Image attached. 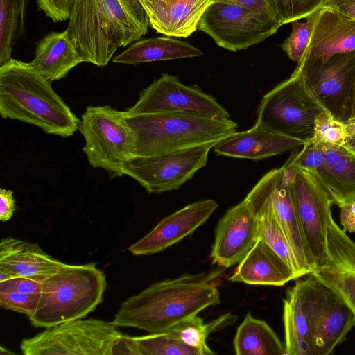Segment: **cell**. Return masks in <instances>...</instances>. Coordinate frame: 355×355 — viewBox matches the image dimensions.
Wrapping results in <instances>:
<instances>
[{
    "label": "cell",
    "mask_w": 355,
    "mask_h": 355,
    "mask_svg": "<svg viewBox=\"0 0 355 355\" xmlns=\"http://www.w3.org/2000/svg\"><path fill=\"white\" fill-rule=\"evenodd\" d=\"M282 26L270 16L243 6L213 1L202 15L198 29L219 46L237 51L263 41Z\"/></svg>",
    "instance_id": "9"
},
{
    "label": "cell",
    "mask_w": 355,
    "mask_h": 355,
    "mask_svg": "<svg viewBox=\"0 0 355 355\" xmlns=\"http://www.w3.org/2000/svg\"><path fill=\"white\" fill-rule=\"evenodd\" d=\"M309 275L289 288L283 301L286 355H314L315 323L324 286Z\"/></svg>",
    "instance_id": "13"
},
{
    "label": "cell",
    "mask_w": 355,
    "mask_h": 355,
    "mask_svg": "<svg viewBox=\"0 0 355 355\" xmlns=\"http://www.w3.org/2000/svg\"><path fill=\"white\" fill-rule=\"evenodd\" d=\"M348 138L345 121L336 119L329 111L319 114L315 118L312 137L313 144L346 146Z\"/></svg>",
    "instance_id": "34"
},
{
    "label": "cell",
    "mask_w": 355,
    "mask_h": 355,
    "mask_svg": "<svg viewBox=\"0 0 355 355\" xmlns=\"http://www.w3.org/2000/svg\"><path fill=\"white\" fill-rule=\"evenodd\" d=\"M322 6L335 8L355 20V0H324Z\"/></svg>",
    "instance_id": "44"
},
{
    "label": "cell",
    "mask_w": 355,
    "mask_h": 355,
    "mask_svg": "<svg viewBox=\"0 0 355 355\" xmlns=\"http://www.w3.org/2000/svg\"><path fill=\"white\" fill-rule=\"evenodd\" d=\"M150 26L169 37H187L197 28L211 0H139Z\"/></svg>",
    "instance_id": "21"
},
{
    "label": "cell",
    "mask_w": 355,
    "mask_h": 355,
    "mask_svg": "<svg viewBox=\"0 0 355 355\" xmlns=\"http://www.w3.org/2000/svg\"><path fill=\"white\" fill-rule=\"evenodd\" d=\"M287 185L314 268L326 254L334 201L318 178L298 166L295 177Z\"/></svg>",
    "instance_id": "11"
},
{
    "label": "cell",
    "mask_w": 355,
    "mask_h": 355,
    "mask_svg": "<svg viewBox=\"0 0 355 355\" xmlns=\"http://www.w3.org/2000/svg\"><path fill=\"white\" fill-rule=\"evenodd\" d=\"M340 225L346 233L355 232V200L340 207Z\"/></svg>",
    "instance_id": "42"
},
{
    "label": "cell",
    "mask_w": 355,
    "mask_h": 355,
    "mask_svg": "<svg viewBox=\"0 0 355 355\" xmlns=\"http://www.w3.org/2000/svg\"><path fill=\"white\" fill-rule=\"evenodd\" d=\"M313 144L325 156L335 177L340 185L343 194V205L354 201L355 154L346 146L320 144Z\"/></svg>",
    "instance_id": "31"
},
{
    "label": "cell",
    "mask_w": 355,
    "mask_h": 355,
    "mask_svg": "<svg viewBox=\"0 0 355 355\" xmlns=\"http://www.w3.org/2000/svg\"><path fill=\"white\" fill-rule=\"evenodd\" d=\"M64 263L46 253L35 243L8 236L0 242V266L19 276L42 281Z\"/></svg>",
    "instance_id": "24"
},
{
    "label": "cell",
    "mask_w": 355,
    "mask_h": 355,
    "mask_svg": "<svg viewBox=\"0 0 355 355\" xmlns=\"http://www.w3.org/2000/svg\"><path fill=\"white\" fill-rule=\"evenodd\" d=\"M77 46L66 30L51 32L37 44L31 65L49 82L64 78L75 67L84 62Z\"/></svg>",
    "instance_id": "25"
},
{
    "label": "cell",
    "mask_w": 355,
    "mask_h": 355,
    "mask_svg": "<svg viewBox=\"0 0 355 355\" xmlns=\"http://www.w3.org/2000/svg\"><path fill=\"white\" fill-rule=\"evenodd\" d=\"M123 117L132 135L133 156H156L218 143L236 131L231 119L179 112L132 114Z\"/></svg>",
    "instance_id": "4"
},
{
    "label": "cell",
    "mask_w": 355,
    "mask_h": 355,
    "mask_svg": "<svg viewBox=\"0 0 355 355\" xmlns=\"http://www.w3.org/2000/svg\"><path fill=\"white\" fill-rule=\"evenodd\" d=\"M324 0H266L272 17L282 25L306 18Z\"/></svg>",
    "instance_id": "35"
},
{
    "label": "cell",
    "mask_w": 355,
    "mask_h": 355,
    "mask_svg": "<svg viewBox=\"0 0 355 355\" xmlns=\"http://www.w3.org/2000/svg\"><path fill=\"white\" fill-rule=\"evenodd\" d=\"M355 51V20L329 6H321L306 52L297 66L324 62Z\"/></svg>",
    "instance_id": "19"
},
{
    "label": "cell",
    "mask_w": 355,
    "mask_h": 355,
    "mask_svg": "<svg viewBox=\"0 0 355 355\" xmlns=\"http://www.w3.org/2000/svg\"><path fill=\"white\" fill-rule=\"evenodd\" d=\"M222 272L185 274L153 284L125 301L112 322L149 333L166 331L220 302L218 286Z\"/></svg>",
    "instance_id": "1"
},
{
    "label": "cell",
    "mask_w": 355,
    "mask_h": 355,
    "mask_svg": "<svg viewBox=\"0 0 355 355\" xmlns=\"http://www.w3.org/2000/svg\"><path fill=\"white\" fill-rule=\"evenodd\" d=\"M247 202L258 217L259 236L288 263L295 279L302 277L291 248L270 207L263 203Z\"/></svg>",
    "instance_id": "30"
},
{
    "label": "cell",
    "mask_w": 355,
    "mask_h": 355,
    "mask_svg": "<svg viewBox=\"0 0 355 355\" xmlns=\"http://www.w3.org/2000/svg\"><path fill=\"white\" fill-rule=\"evenodd\" d=\"M318 10L305 18V22H300L299 20L292 21L291 33L282 44V49L288 58L297 64L302 60L307 49Z\"/></svg>",
    "instance_id": "36"
},
{
    "label": "cell",
    "mask_w": 355,
    "mask_h": 355,
    "mask_svg": "<svg viewBox=\"0 0 355 355\" xmlns=\"http://www.w3.org/2000/svg\"><path fill=\"white\" fill-rule=\"evenodd\" d=\"M40 295V293L24 294L14 291H0V306L29 317L37 309Z\"/></svg>",
    "instance_id": "37"
},
{
    "label": "cell",
    "mask_w": 355,
    "mask_h": 355,
    "mask_svg": "<svg viewBox=\"0 0 355 355\" xmlns=\"http://www.w3.org/2000/svg\"><path fill=\"white\" fill-rule=\"evenodd\" d=\"M19 3H20V5H21V8L23 15L25 17L26 13V9H27V6H28V0H19Z\"/></svg>",
    "instance_id": "48"
},
{
    "label": "cell",
    "mask_w": 355,
    "mask_h": 355,
    "mask_svg": "<svg viewBox=\"0 0 355 355\" xmlns=\"http://www.w3.org/2000/svg\"><path fill=\"white\" fill-rule=\"evenodd\" d=\"M211 1H221L238 4L272 17L266 0H211Z\"/></svg>",
    "instance_id": "43"
},
{
    "label": "cell",
    "mask_w": 355,
    "mask_h": 355,
    "mask_svg": "<svg viewBox=\"0 0 355 355\" xmlns=\"http://www.w3.org/2000/svg\"><path fill=\"white\" fill-rule=\"evenodd\" d=\"M0 114L63 137L72 136L80 124L51 82L30 62L12 58L0 66Z\"/></svg>",
    "instance_id": "3"
},
{
    "label": "cell",
    "mask_w": 355,
    "mask_h": 355,
    "mask_svg": "<svg viewBox=\"0 0 355 355\" xmlns=\"http://www.w3.org/2000/svg\"><path fill=\"white\" fill-rule=\"evenodd\" d=\"M0 291H14L24 294L40 293L41 281L21 276L0 282Z\"/></svg>",
    "instance_id": "39"
},
{
    "label": "cell",
    "mask_w": 355,
    "mask_h": 355,
    "mask_svg": "<svg viewBox=\"0 0 355 355\" xmlns=\"http://www.w3.org/2000/svg\"><path fill=\"white\" fill-rule=\"evenodd\" d=\"M18 276L19 275H17L12 271L2 266H0V282H3L12 279Z\"/></svg>",
    "instance_id": "46"
},
{
    "label": "cell",
    "mask_w": 355,
    "mask_h": 355,
    "mask_svg": "<svg viewBox=\"0 0 355 355\" xmlns=\"http://www.w3.org/2000/svg\"><path fill=\"white\" fill-rule=\"evenodd\" d=\"M288 161L314 175L327 190L334 203L339 207L343 205L340 185L325 156L313 144L306 141L302 149L292 155Z\"/></svg>",
    "instance_id": "29"
},
{
    "label": "cell",
    "mask_w": 355,
    "mask_h": 355,
    "mask_svg": "<svg viewBox=\"0 0 355 355\" xmlns=\"http://www.w3.org/2000/svg\"><path fill=\"white\" fill-rule=\"evenodd\" d=\"M89 164L102 168L111 178L123 175L125 163L133 156L132 135L123 111L110 105L89 106L81 116L78 129Z\"/></svg>",
    "instance_id": "7"
},
{
    "label": "cell",
    "mask_w": 355,
    "mask_h": 355,
    "mask_svg": "<svg viewBox=\"0 0 355 355\" xmlns=\"http://www.w3.org/2000/svg\"><path fill=\"white\" fill-rule=\"evenodd\" d=\"M37 4L54 22L69 19L71 0H36Z\"/></svg>",
    "instance_id": "38"
},
{
    "label": "cell",
    "mask_w": 355,
    "mask_h": 355,
    "mask_svg": "<svg viewBox=\"0 0 355 355\" xmlns=\"http://www.w3.org/2000/svg\"><path fill=\"white\" fill-rule=\"evenodd\" d=\"M106 287L105 275L96 263H64L41 281L38 305L29 320L35 327L49 328L84 318L102 302Z\"/></svg>",
    "instance_id": "5"
},
{
    "label": "cell",
    "mask_w": 355,
    "mask_h": 355,
    "mask_svg": "<svg viewBox=\"0 0 355 355\" xmlns=\"http://www.w3.org/2000/svg\"><path fill=\"white\" fill-rule=\"evenodd\" d=\"M216 143L207 144L156 156H132L123 167L148 193L175 190L191 179L207 163Z\"/></svg>",
    "instance_id": "10"
},
{
    "label": "cell",
    "mask_w": 355,
    "mask_h": 355,
    "mask_svg": "<svg viewBox=\"0 0 355 355\" xmlns=\"http://www.w3.org/2000/svg\"><path fill=\"white\" fill-rule=\"evenodd\" d=\"M15 211L13 191L1 188L0 189V220L6 222L10 220Z\"/></svg>",
    "instance_id": "41"
},
{
    "label": "cell",
    "mask_w": 355,
    "mask_h": 355,
    "mask_svg": "<svg viewBox=\"0 0 355 355\" xmlns=\"http://www.w3.org/2000/svg\"><path fill=\"white\" fill-rule=\"evenodd\" d=\"M306 141L284 135L257 123L247 130L234 132L214 147L218 155L263 159L302 146Z\"/></svg>",
    "instance_id": "20"
},
{
    "label": "cell",
    "mask_w": 355,
    "mask_h": 355,
    "mask_svg": "<svg viewBox=\"0 0 355 355\" xmlns=\"http://www.w3.org/2000/svg\"><path fill=\"white\" fill-rule=\"evenodd\" d=\"M248 202L268 205L274 214L297 261L301 277L309 275L313 266L307 250L283 166L265 174L249 192Z\"/></svg>",
    "instance_id": "14"
},
{
    "label": "cell",
    "mask_w": 355,
    "mask_h": 355,
    "mask_svg": "<svg viewBox=\"0 0 355 355\" xmlns=\"http://www.w3.org/2000/svg\"><path fill=\"white\" fill-rule=\"evenodd\" d=\"M203 53L190 43L167 37L139 39L115 56V63L137 65L143 62L199 57Z\"/></svg>",
    "instance_id": "26"
},
{
    "label": "cell",
    "mask_w": 355,
    "mask_h": 355,
    "mask_svg": "<svg viewBox=\"0 0 355 355\" xmlns=\"http://www.w3.org/2000/svg\"><path fill=\"white\" fill-rule=\"evenodd\" d=\"M355 327V314L324 286L314 334V355H329Z\"/></svg>",
    "instance_id": "23"
},
{
    "label": "cell",
    "mask_w": 355,
    "mask_h": 355,
    "mask_svg": "<svg viewBox=\"0 0 355 355\" xmlns=\"http://www.w3.org/2000/svg\"><path fill=\"white\" fill-rule=\"evenodd\" d=\"M236 318V315L227 313L205 324L200 317L195 315L175 324L166 331L196 349L200 355H213L216 353L207 345L208 336L234 324Z\"/></svg>",
    "instance_id": "28"
},
{
    "label": "cell",
    "mask_w": 355,
    "mask_h": 355,
    "mask_svg": "<svg viewBox=\"0 0 355 355\" xmlns=\"http://www.w3.org/2000/svg\"><path fill=\"white\" fill-rule=\"evenodd\" d=\"M259 219L244 199L218 221L211 251L212 263L230 268L239 262L259 239Z\"/></svg>",
    "instance_id": "17"
},
{
    "label": "cell",
    "mask_w": 355,
    "mask_h": 355,
    "mask_svg": "<svg viewBox=\"0 0 355 355\" xmlns=\"http://www.w3.org/2000/svg\"><path fill=\"white\" fill-rule=\"evenodd\" d=\"M149 26L139 0H71L67 31L85 62L104 67Z\"/></svg>",
    "instance_id": "2"
},
{
    "label": "cell",
    "mask_w": 355,
    "mask_h": 355,
    "mask_svg": "<svg viewBox=\"0 0 355 355\" xmlns=\"http://www.w3.org/2000/svg\"><path fill=\"white\" fill-rule=\"evenodd\" d=\"M228 279L251 285L280 286L295 278L288 263L259 237Z\"/></svg>",
    "instance_id": "22"
},
{
    "label": "cell",
    "mask_w": 355,
    "mask_h": 355,
    "mask_svg": "<svg viewBox=\"0 0 355 355\" xmlns=\"http://www.w3.org/2000/svg\"><path fill=\"white\" fill-rule=\"evenodd\" d=\"M141 355H200L168 331L135 336Z\"/></svg>",
    "instance_id": "33"
},
{
    "label": "cell",
    "mask_w": 355,
    "mask_h": 355,
    "mask_svg": "<svg viewBox=\"0 0 355 355\" xmlns=\"http://www.w3.org/2000/svg\"><path fill=\"white\" fill-rule=\"evenodd\" d=\"M113 354L141 355L135 336L132 337L123 334L118 336L112 348L111 355Z\"/></svg>",
    "instance_id": "40"
},
{
    "label": "cell",
    "mask_w": 355,
    "mask_h": 355,
    "mask_svg": "<svg viewBox=\"0 0 355 355\" xmlns=\"http://www.w3.org/2000/svg\"><path fill=\"white\" fill-rule=\"evenodd\" d=\"M237 355H286L284 344L263 320L248 313L233 341Z\"/></svg>",
    "instance_id": "27"
},
{
    "label": "cell",
    "mask_w": 355,
    "mask_h": 355,
    "mask_svg": "<svg viewBox=\"0 0 355 355\" xmlns=\"http://www.w3.org/2000/svg\"><path fill=\"white\" fill-rule=\"evenodd\" d=\"M355 117V80L353 86L352 101H351V109H350V116L349 119Z\"/></svg>",
    "instance_id": "47"
},
{
    "label": "cell",
    "mask_w": 355,
    "mask_h": 355,
    "mask_svg": "<svg viewBox=\"0 0 355 355\" xmlns=\"http://www.w3.org/2000/svg\"><path fill=\"white\" fill-rule=\"evenodd\" d=\"M218 206L212 199L189 204L161 220L128 249L134 255H150L163 251L191 234L209 218Z\"/></svg>",
    "instance_id": "18"
},
{
    "label": "cell",
    "mask_w": 355,
    "mask_h": 355,
    "mask_svg": "<svg viewBox=\"0 0 355 355\" xmlns=\"http://www.w3.org/2000/svg\"><path fill=\"white\" fill-rule=\"evenodd\" d=\"M121 333L112 322L78 319L65 322L22 340L24 355H111Z\"/></svg>",
    "instance_id": "8"
},
{
    "label": "cell",
    "mask_w": 355,
    "mask_h": 355,
    "mask_svg": "<svg viewBox=\"0 0 355 355\" xmlns=\"http://www.w3.org/2000/svg\"><path fill=\"white\" fill-rule=\"evenodd\" d=\"M132 114L179 112L216 119H230V114L211 96L182 83L178 76L166 73L142 90Z\"/></svg>",
    "instance_id": "12"
},
{
    "label": "cell",
    "mask_w": 355,
    "mask_h": 355,
    "mask_svg": "<svg viewBox=\"0 0 355 355\" xmlns=\"http://www.w3.org/2000/svg\"><path fill=\"white\" fill-rule=\"evenodd\" d=\"M348 131L346 147L355 154V117L345 121Z\"/></svg>",
    "instance_id": "45"
},
{
    "label": "cell",
    "mask_w": 355,
    "mask_h": 355,
    "mask_svg": "<svg viewBox=\"0 0 355 355\" xmlns=\"http://www.w3.org/2000/svg\"><path fill=\"white\" fill-rule=\"evenodd\" d=\"M318 98L336 119L350 116L355 80V51L337 54L324 62L297 66Z\"/></svg>",
    "instance_id": "15"
},
{
    "label": "cell",
    "mask_w": 355,
    "mask_h": 355,
    "mask_svg": "<svg viewBox=\"0 0 355 355\" xmlns=\"http://www.w3.org/2000/svg\"><path fill=\"white\" fill-rule=\"evenodd\" d=\"M25 17L19 0H0V66L11 58L22 33Z\"/></svg>",
    "instance_id": "32"
},
{
    "label": "cell",
    "mask_w": 355,
    "mask_h": 355,
    "mask_svg": "<svg viewBox=\"0 0 355 355\" xmlns=\"http://www.w3.org/2000/svg\"><path fill=\"white\" fill-rule=\"evenodd\" d=\"M328 111L295 69L291 77L263 97L256 123L272 131L307 141L313 135L315 118Z\"/></svg>",
    "instance_id": "6"
},
{
    "label": "cell",
    "mask_w": 355,
    "mask_h": 355,
    "mask_svg": "<svg viewBox=\"0 0 355 355\" xmlns=\"http://www.w3.org/2000/svg\"><path fill=\"white\" fill-rule=\"evenodd\" d=\"M355 314V242L331 218L324 257L309 274Z\"/></svg>",
    "instance_id": "16"
}]
</instances>
